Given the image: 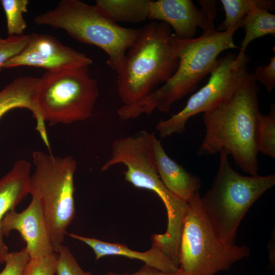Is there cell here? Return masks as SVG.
<instances>
[{"mask_svg":"<svg viewBox=\"0 0 275 275\" xmlns=\"http://www.w3.org/2000/svg\"><path fill=\"white\" fill-rule=\"evenodd\" d=\"M259 91L253 74L248 72L230 98L203 113L206 131L198 155L224 152L230 155L243 172L251 176L258 175Z\"/></svg>","mask_w":275,"mask_h":275,"instance_id":"6da1fadb","label":"cell"},{"mask_svg":"<svg viewBox=\"0 0 275 275\" xmlns=\"http://www.w3.org/2000/svg\"><path fill=\"white\" fill-rule=\"evenodd\" d=\"M242 27L241 20L225 32L215 29L203 32L199 37L181 39L172 34L170 43L179 59L178 67L161 87L139 102L123 105L117 111L122 120L150 115L157 109L168 112L172 105L193 92L199 83L212 70L219 54L223 51L239 48L234 41L236 31Z\"/></svg>","mask_w":275,"mask_h":275,"instance_id":"7a4b0ae2","label":"cell"},{"mask_svg":"<svg viewBox=\"0 0 275 275\" xmlns=\"http://www.w3.org/2000/svg\"><path fill=\"white\" fill-rule=\"evenodd\" d=\"M34 21L39 25L63 29L78 42L100 48L107 55V64L117 74L142 31L123 27L97 5L78 0H62L54 9L36 16Z\"/></svg>","mask_w":275,"mask_h":275,"instance_id":"3957f363","label":"cell"},{"mask_svg":"<svg viewBox=\"0 0 275 275\" xmlns=\"http://www.w3.org/2000/svg\"><path fill=\"white\" fill-rule=\"evenodd\" d=\"M141 29L118 74V93L126 105L143 99L164 84L179 64L170 43L171 28L167 23L152 21Z\"/></svg>","mask_w":275,"mask_h":275,"instance_id":"277c9868","label":"cell"},{"mask_svg":"<svg viewBox=\"0 0 275 275\" xmlns=\"http://www.w3.org/2000/svg\"><path fill=\"white\" fill-rule=\"evenodd\" d=\"M219 152V167L211 187L200 197L201 207L220 239L234 243L238 227L254 203L275 184V174L243 176Z\"/></svg>","mask_w":275,"mask_h":275,"instance_id":"5b68a950","label":"cell"},{"mask_svg":"<svg viewBox=\"0 0 275 275\" xmlns=\"http://www.w3.org/2000/svg\"><path fill=\"white\" fill-rule=\"evenodd\" d=\"M35 169L29 191L39 201L54 252L63 245L75 216L74 175L77 162L71 156L60 157L40 151L33 153Z\"/></svg>","mask_w":275,"mask_h":275,"instance_id":"8992f818","label":"cell"},{"mask_svg":"<svg viewBox=\"0 0 275 275\" xmlns=\"http://www.w3.org/2000/svg\"><path fill=\"white\" fill-rule=\"evenodd\" d=\"M200 197L197 191L187 202L179 253L178 269L183 275H215L250 255L245 245L220 239L201 207Z\"/></svg>","mask_w":275,"mask_h":275,"instance_id":"52a82bcc","label":"cell"},{"mask_svg":"<svg viewBox=\"0 0 275 275\" xmlns=\"http://www.w3.org/2000/svg\"><path fill=\"white\" fill-rule=\"evenodd\" d=\"M40 78L37 103L45 122L69 124L92 116L99 90L88 66L47 71Z\"/></svg>","mask_w":275,"mask_h":275,"instance_id":"ba28073f","label":"cell"},{"mask_svg":"<svg viewBox=\"0 0 275 275\" xmlns=\"http://www.w3.org/2000/svg\"><path fill=\"white\" fill-rule=\"evenodd\" d=\"M249 56L241 51L228 52L217 58L206 84L193 94L185 106L156 126L161 138L181 133L188 120L199 113L208 112L230 98L243 77L248 72Z\"/></svg>","mask_w":275,"mask_h":275,"instance_id":"9c48e42d","label":"cell"},{"mask_svg":"<svg viewBox=\"0 0 275 275\" xmlns=\"http://www.w3.org/2000/svg\"><path fill=\"white\" fill-rule=\"evenodd\" d=\"M92 63L85 54L65 45L54 37L33 33L24 48L6 63L4 68L30 66L55 71L88 67Z\"/></svg>","mask_w":275,"mask_h":275,"instance_id":"30bf717a","label":"cell"},{"mask_svg":"<svg viewBox=\"0 0 275 275\" xmlns=\"http://www.w3.org/2000/svg\"><path fill=\"white\" fill-rule=\"evenodd\" d=\"M201 8L191 0L151 1L148 19L167 23L177 37L194 38L197 28L203 32L214 28L217 10L216 1H198Z\"/></svg>","mask_w":275,"mask_h":275,"instance_id":"8fae6325","label":"cell"},{"mask_svg":"<svg viewBox=\"0 0 275 275\" xmlns=\"http://www.w3.org/2000/svg\"><path fill=\"white\" fill-rule=\"evenodd\" d=\"M3 236H8L12 230H17L26 243L31 259L42 257L54 250L40 204L37 199L32 200L28 207L20 212L15 209L9 211L0 225Z\"/></svg>","mask_w":275,"mask_h":275,"instance_id":"7c38bea8","label":"cell"},{"mask_svg":"<svg viewBox=\"0 0 275 275\" xmlns=\"http://www.w3.org/2000/svg\"><path fill=\"white\" fill-rule=\"evenodd\" d=\"M150 152L161 182L173 194L188 202L199 191L201 185L200 179L171 158L153 132L151 135Z\"/></svg>","mask_w":275,"mask_h":275,"instance_id":"4fadbf2b","label":"cell"},{"mask_svg":"<svg viewBox=\"0 0 275 275\" xmlns=\"http://www.w3.org/2000/svg\"><path fill=\"white\" fill-rule=\"evenodd\" d=\"M40 78L25 76L17 77L0 91V119L9 111L16 108L28 109L36 120V129L42 140L48 136L45 122L37 103Z\"/></svg>","mask_w":275,"mask_h":275,"instance_id":"5bb4252c","label":"cell"},{"mask_svg":"<svg viewBox=\"0 0 275 275\" xmlns=\"http://www.w3.org/2000/svg\"><path fill=\"white\" fill-rule=\"evenodd\" d=\"M31 164L25 160L17 161L11 170L0 178V225L5 215L29 194ZM9 253L0 229V264Z\"/></svg>","mask_w":275,"mask_h":275,"instance_id":"9a60e30c","label":"cell"},{"mask_svg":"<svg viewBox=\"0 0 275 275\" xmlns=\"http://www.w3.org/2000/svg\"><path fill=\"white\" fill-rule=\"evenodd\" d=\"M69 235L89 246L95 254L96 261L107 256H121L142 261L145 264L163 271L175 272L178 269L161 250L154 245H152L148 251L141 252L131 250L123 243L108 242L74 233Z\"/></svg>","mask_w":275,"mask_h":275,"instance_id":"2e32d148","label":"cell"},{"mask_svg":"<svg viewBox=\"0 0 275 275\" xmlns=\"http://www.w3.org/2000/svg\"><path fill=\"white\" fill-rule=\"evenodd\" d=\"M151 0H97L100 7L115 22L139 23L148 19Z\"/></svg>","mask_w":275,"mask_h":275,"instance_id":"e0dca14e","label":"cell"},{"mask_svg":"<svg viewBox=\"0 0 275 275\" xmlns=\"http://www.w3.org/2000/svg\"><path fill=\"white\" fill-rule=\"evenodd\" d=\"M245 31L240 51L245 52L248 45L254 40L268 35H275V15L268 11L255 8L242 20Z\"/></svg>","mask_w":275,"mask_h":275,"instance_id":"ac0fdd59","label":"cell"},{"mask_svg":"<svg viewBox=\"0 0 275 275\" xmlns=\"http://www.w3.org/2000/svg\"><path fill=\"white\" fill-rule=\"evenodd\" d=\"M225 12V18L216 30L225 32L233 28L255 8L267 11L275 10V1L272 0H221Z\"/></svg>","mask_w":275,"mask_h":275,"instance_id":"d6986e66","label":"cell"},{"mask_svg":"<svg viewBox=\"0 0 275 275\" xmlns=\"http://www.w3.org/2000/svg\"><path fill=\"white\" fill-rule=\"evenodd\" d=\"M259 152L272 158H275V105H270L269 113H260L257 128Z\"/></svg>","mask_w":275,"mask_h":275,"instance_id":"ffe728a7","label":"cell"},{"mask_svg":"<svg viewBox=\"0 0 275 275\" xmlns=\"http://www.w3.org/2000/svg\"><path fill=\"white\" fill-rule=\"evenodd\" d=\"M8 36H21L27 27L23 14L28 12V0H1Z\"/></svg>","mask_w":275,"mask_h":275,"instance_id":"44dd1931","label":"cell"},{"mask_svg":"<svg viewBox=\"0 0 275 275\" xmlns=\"http://www.w3.org/2000/svg\"><path fill=\"white\" fill-rule=\"evenodd\" d=\"M30 38V34L8 36L5 38L0 35V72L6 63L24 48Z\"/></svg>","mask_w":275,"mask_h":275,"instance_id":"7402d4cb","label":"cell"},{"mask_svg":"<svg viewBox=\"0 0 275 275\" xmlns=\"http://www.w3.org/2000/svg\"><path fill=\"white\" fill-rule=\"evenodd\" d=\"M58 253L56 272L57 275H92L82 269L68 247L62 245Z\"/></svg>","mask_w":275,"mask_h":275,"instance_id":"603a6c76","label":"cell"},{"mask_svg":"<svg viewBox=\"0 0 275 275\" xmlns=\"http://www.w3.org/2000/svg\"><path fill=\"white\" fill-rule=\"evenodd\" d=\"M30 260V257L25 248L19 251L9 252L5 260V267L0 272V275H25Z\"/></svg>","mask_w":275,"mask_h":275,"instance_id":"cb8c5ba5","label":"cell"},{"mask_svg":"<svg viewBox=\"0 0 275 275\" xmlns=\"http://www.w3.org/2000/svg\"><path fill=\"white\" fill-rule=\"evenodd\" d=\"M58 259L56 252L38 258H30L25 275H54Z\"/></svg>","mask_w":275,"mask_h":275,"instance_id":"d4e9b609","label":"cell"},{"mask_svg":"<svg viewBox=\"0 0 275 275\" xmlns=\"http://www.w3.org/2000/svg\"><path fill=\"white\" fill-rule=\"evenodd\" d=\"M253 75L271 93L275 86V56L270 58L267 65L256 67Z\"/></svg>","mask_w":275,"mask_h":275,"instance_id":"484cf974","label":"cell"},{"mask_svg":"<svg viewBox=\"0 0 275 275\" xmlns=\"http://www.w3.org/2000/svg\"><path fill=\"white\" fill-rule=\"evenodd\" d=\"M105 275H183L181 272L178 269L175 272H166L157 269L155 268L150 267L146 264L137 272L132 274H119L117 273L109 272Z\"/></svg>","mask_w":275,"mask_h":275,"instance_id":"4316f807","label":"cell"}]
</instances>
